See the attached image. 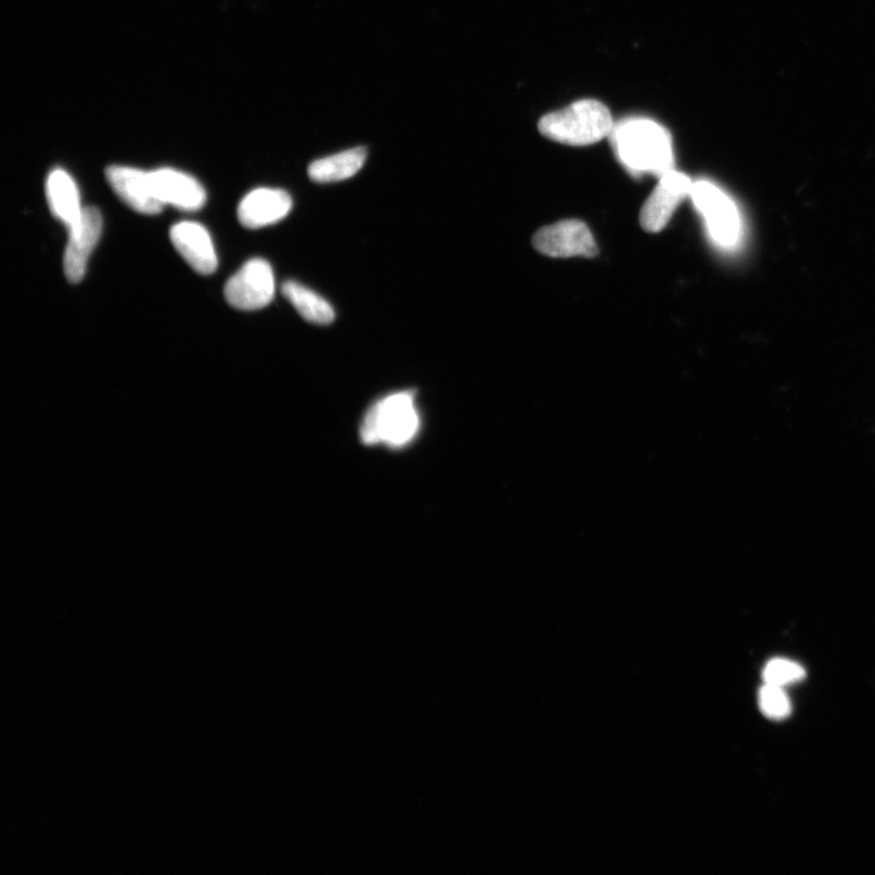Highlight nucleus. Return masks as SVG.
Here are the masks:
<instances>
[{"mask_svg":"<svg viewBox=\"0 0 875 875\" xmlns=\"http://www.w3.org/2000/svg\"><path fill=\"white\" fill-rule=\"evenodd\" d=\"M421 430L417 392L404 390L381 396L368 406L361 421L360 438L368 448L402 450L417 440Z\"/></svg>","mask_w":875,"mask_h":875,"instance_id":"nucleus-1","label":"nucleus"},{"mask_svg":"<svg viewBox=\"0 0 875 875\" xmlns=\"http://www.w3.org/2000/svg\"><path fill=\"white\" fill-rule=\"evenodd\" d=\"M616 153L633 174H652L659 178L674 169L671 137L651 119L633 118L615 127Z\"/></svg>","mask_w":875,"mask_h":875,"instance_id":"nucleus-2","label":"nucleus"},{"mask_svg":"<svg viewBox=\"0 0 875 875\" xmlns=\"http://www.w3.org/2000/svg\"><path fill=\"white\" fill-rule=\"evenodd\" d=\"M613 117L606 106L592 99L580 100L568 108L543 116L541 135L556 142L588 146L612 135Z\"/></svg>","mask_w":875,"mask_h":875,"instance_id":"nucleus-3","label":"nucleus"},{"mask_svg":"<svg viewBox=\"0 0 875 875\" xmlns=\"http://www.w3.org/2000/svg\"><path fill=\"white\" fill-rule=\"evenodd\" d=\"M691 198L714 240L725 247L735 246L740 236V217L731 198L705 180L694 183Z\"/></svg>","mask_w":875,"mask_h":875,"instance_id":"nucleus-4","label":"nucleus"},{"mask_svg":"<svg viewBox=\"0 0 875 875\" xmlns=\"http://www.w3.org/2000/svg\"><path fill=\"white\" fill-rule=\"evenodd\" d=\"M224 294L230 306L236 309L257 311L267 307L275 295L272 265L262 258L248 260L229 278Z\"/></svg>","mask_w":875,"mask_h":875,"instance_id":"nucleus-5","label":"nucleus"},{"mask_svg":"<svg viewBox=\"0 0 875 875\" xmlns=\"http://www.w3.org/2000/svg\"><path fill=\"white\" fill-rule=\"evenodd\" d=\"M533 246L541 255L552 258L599 255V247L586 223L570 219L549 225L533 237Z\"/></svg>","mask_w":875,"mask_h":875,"instance_id":"nucleus-6","label":"nucleus"},{"mask_svg":"<svg viewBox=\"0 0 875 875\" xmlns=\"http://www.w3.org/2000/svg\"><path fill=\"white\" fill-rule=\"evenodd\" d=\"M694 181L681 171L671 169L662 175L657 188L645 203L640 223L651 234L665 229L678 208L687 197H691Z\"/></svg>","mask_w":875,"mask_h":875,"instance_id":"nucleus-7","label":"nucleus"},{"mask_svg":"<svg viewBox=\"0 0 875 875\" xmlns=\"http://www.w3.org/2000/svg\"><path fill=\"white\" fill-rule=\"evenodd\" d=\"M69 230V243L63 255V272L72 284L82 282L92 249L102 232V217L95 207L83 208Z\"/></svg>","mask_w":875,"mask_h":875,"instance_id":"nucleus-8","label":"nucleus"},{"mask_svg":"<svg viewBox=\"0 0 875 875\" xmlns=\"http://www.w3.org/2000/svg\"><path fill=\"white\" fill-rule=\"evenodd\" d=\"M111 188L131 209L141 215H157L165 205L155 194L150 171L114 166L106 170Z\"/></svg>","mask_w":875,"mask_h":875,"instance_id":"nucleus-9","label":"nucleus"},{"mask_svg":"<svg viewBox=\"0 0 875 875\" xmlns=\"http://www.w3.org/2000/svg\"><path fill=\"white\" fill-rule=\"evenodd\" d=\"M169 237L179 255L188 262L195 272L208 275L217 271L216 249L209 233L201 224L178 223L171 227Z\"/></svg>","mask_w":875,"mask_h":875,"instance_id":"nucleus-10","label":"nucleus"},{"mask_svg":"<svg viewBox=\"0 0 875 875\" xmlns=\"http://www.w3.org/2000/svg\"><path fill=\"white\" fill-rule=\"evenodd\" d=\"M150 178L158 200L165 206L193 212L203 208L206 203L203 185L183 171L161 168L150 171Z\"/></svg>","mask_w":875,"mask_h":875,"instance_id":"nucleus-11","label":"nucleus"},{"mask_svg":"<svg viewBox=\"0 0 875 875\" xmlns=\"http://www.w3.org/2000/svg\"><path fill=\"white\" fill-rule=\"evenodd\" d=\"M292 209V198L282 189L260 188L247 194L237 217L248 229H260L283 220Z\"/></svg>","mask_w":875,"mask_h":875,"instance_id":"nucleus-12","label":"nucleus"},{"mask_svg":"<svg viewBox=\"0 0 875 875\" xmlns=\"http://www.w3.org/2000/svg\"><path fill=\"white\" fill-rule=\"evenodd\" d=\"M46 191L52 216L70 228L83 212L75 180L65 170L55 169L48 177Z\"/></svg>","mask_w":875,"mask_h":875,"instance_id":"nucleus-13","label":"nucleus"},{"mask_svg":"<svg viewBox=\"0 0 875 875\" xmlns=\"http://www.w3.org/2000/svg\"><path fill=\"white\" fill-rule=\"evenodd\" d=\"M366 157V149L355 148L321 158V160L311 164L309 178L315 183H335L350 179L363 168Z\"/></svg>","mask_w":875,"mask_h":875,"instance_id":"nucleus-14","label":"nucleus"},{"mask_svg":"<svg viewBox=\"0 0 875 875\" xmlns=\"http://www.w3.org/2000/svg\"><path fill=\"white\" fill-rule=\"evenodd\" d=\"M283 294L303 319L317 325L334 323L335 311L333 306L313 289L297 282H286L283 285Z\"/></svg>","mask_w":875,"mask_h":875,"instance_id":"nucleus-15","label":"nucleus"},{"mask_svg":"<svg viewBox=\"0 0 875 875\" xmlns=\"http://www.w3.org/2000/svg\"><path fill=\"white\" fill-rule=\"evenodd\" d=\"M759 706L767 718L781 720L788 718L792 706L784 687L765 684L759 694Z\"/></svg>","mask_w":875,"mask_h":875,"instance_id":"nucleus-16","label":"nucleus"},{"mask_svg":"<svg viewBox=\"0 0 875 875\" xmlns=\"http://www.w3.org/2000/svg\"><path fill=\"white\" fill-rule=\"evenodd\" d=\"M806 672L798 662L787 659H774L767 662L763 678L765 684L785 687L805 679Z\"/></svg>","mask_w":875,"mask_h":875,"instance_id":"nucleus-17","label":"nucleus"}]
</instances>
